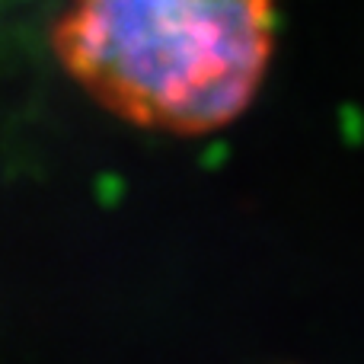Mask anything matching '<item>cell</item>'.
<instances>
[{"label": "cell", "mask_w": 364, "mask_h": 364, "mask_svg": "<svg viewBox=\"0 0 364 364\" xmlns=\"http://www.w3.org/2000/svg\"><path fill=\"white\" fill-rule=\"evenodd\" d=\"M278 0H64L51 55L138 132L205 138L240 122L278 48Z\"/></svg>", "instance_id": "obj_1"}]
</instances>
